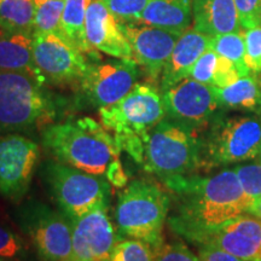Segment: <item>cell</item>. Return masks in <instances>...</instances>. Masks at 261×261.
Instances as JSON below:
<instances>
[{"mask_svg":"<svg viewBox=\"0 0 261 261\" xmlns=\"http://www.w3.org/2000/svg\"><path fill=\"white\" fill-rule=\"evenodd\" d=\"M177 195V207L168 219L172 230L196 243L204 233L249 213L253 198L244 194L234 169L207 178L192 175L168 185Z\"/></svg>","mask_w":261,"mask_h":261,"instance_id":"cell-1","label":"cell"},{"mask_svg":"<svg viewBox=\"0 0 261 261\" xmlns=\"http://www.w3.org/2000/svg\"><path fill=\"white\" fill-rule=\"evenodd\" d=\"M44 148L64 165L107 179L113 187L122 188L127 175L120 162L114 136L90 117L50 123L41 132Z\"/></svg>","mask_w":261,"mask_h":261,"instance_id":"cell-2","label":"cell"},{"mask_svg":"<svg viewBox=\"0 0 261 261\" xmlns=\"http://www.w3.org/2000/svg\"><path fill=\"white\" fill-rule=\"evenodd\" d=\"M99 117L119 149L143 163L148 135L166 117L162 93L154 85L137 83L119 102L99 109Z\"/></svg>","mask_w":261,"mask_h":261,"instance_id":"cell-3","label":"cell"},{"mask_svg":"<svg viewBox=\"0 0 261 261\" xmlns=\"http://www.w3.org/2000/svg\"><path fill=\"white\" fill-rule=\"evenodd\" d=\"M143 165L166 187L192 177L201 169L200 135L165 117L148 135Z\"/></svg>","mask_w":261,"mask_h":261,"instance_id":"cell-4","label":"cell"},{"mask_svg":"<svg viewBox=\"0 0 261 261\" xmlns=\"http://www.w3.org/2000/svg\"><path fill=\"white\" fill-rule=\"evenodd\" d=\"M44 85L25 71H0V133L50 125L56 107Z\"/></svg>","mask_w":261,"mask_h":261,"instance_id":"cell-5","label":"cell"},{"mask_svg":"<svg viewBox=\"0 0 261 261\" xmlns=\"http://www.w3.org/2000/svg\"><path fill=\"white\" fill-rule=\"evenodd\" d=\"M200 136L201 169L255 160L261 145V115H215Z\"/></svg>","mask_w":261,"mask_h":261,"instance_id":"cell-6","label":"cell"},{"mask_svg":"<svg viewBox=\"0 0 261 261\" xmlns=\"http://www.w3.org/2000/svg\"><path fill=\"white\" fill-rule=\"evenodd\" d=\"M169 197L148 180H135L119 196L115 220L119 233L156 248L163 242L162 230L168 217Z\"/></svg>","mask_w":261,"mask_h":261,"instance_id":"cell-7","label":"cell"},{"mask_svg":"<svg viewBox=\"0 0 261 261\" xmlns=\"http://www.w3.org/2000/svg\"><path fill=\"white\" fill-rule=\"evenodd\" d=\"M44 178L62 213L70 221L80 219L98 204L109 200L110 185L106 178L60 161L45 165Z\"/></svg>","mask_w":261,"mask_h":261,"instance_id":"cell-8","label":"cell"},{"mask_svg":"<svg viewBox=\"0 0 261 261\" xmlns=\"http://www.w3.org/2000/svg\"><path fill=\"white\" fill-rule=\"evenodd\" d=\"M21 226L44 261L71 260L73 227L63 213L35 202L21 213Z\"/></svg>","mask_w":261,"mask_h":261,"instance_id":"cell-9","label":"cell"},{"mask_svg":"<svg viewBox=\"0 0 261 261\" xmlns=\"http://www.w3.org/2000/svg\"><path fill=\"white\" fill-rule=\"evenodd\" d=\"M35 67L45 84L80 83L90 61L79 48L55 34H33Z\"/></svg>","mask_w":261,"mask_h":261,"instance_id":"cell-10","label":"cell"},{"mask_svg":"<svg viewBox=\"0 0 261 261\" xmlns=\"http://www.w3.org/2000/svg\"><path fill=\"white\" fill-rule=\"evenodd\" d=\"M166 119L197 130L207 127L219 109L213 86L187 77L162 92Z\"/></svg>","mask_w":261,"mask_h":261,"instance_id":"cell-11","label":"cell"},{"mask_svg":"<svg viewBox=\"0 0 261 261\" xmlns=\"http://www.w3.org/2000/svg\"><path fill=\"white\" fill-rule=\"evenodd\" d=\"M40 159L34 140L17 133L0 136V195L14 202L28 191Z\"/></svg>","mask_w":261,"mask_h":261,"instance_id":"cell-12","label":"cell"},{"mask_svg":"<svg viewBox=\"0 0 261 261\" xmlns=\"http://www.w3.org/2000/svg\"><path fill=\"white\" fill-rule=\"evenodd\" d=\"M138 64L133 60L94 61L79 83L84 97L93 107L102 109L119 102L137 84Z\"/></svg>","mask_w":261,"mask_h":261,"instance_id":"cell-13","label":"cell"},{"mask_svg":"<svg viewBox=\"0 0 261 261\" xmlns=\"http://www.w3.org/2000/svg\"><path fill=\"white\" fill-rule=\"evenodd\" d=\"M73 261H110L120 240L108 213V202L71 221Z\"/></svg>","mask_w":261,"mask_h":261,"instance_id":"cell-14","label":"cell"},{"mask_svg":"<svg viewBox=\"0 0 261 261\" xmlns=\"http://www.w3.org/2000/svg\"><path fill=\"white\" fill-rule=\"evenodd\" d=\"M121 28L129 42L132 60L152 81L161 79L180 33L138 23H121Z\"/></svg>","mask_w":261,"mask_h":261,"instance_id":"cell-15","label":"cell"},{"mask_svg":"<svg viewBox=\"0 0 261 261\" xmlns=\"http://www.w3.org/2000/svg\"><path fill=\"white\" fill-rule=\"evenodd\" d=\"M197 246H214L246 261L261 260V219L246 213L197 240Z\"/></svg>","mask_w":261,"mask_h":261,"instance_id":"cell-16","label":"cell"},{"mask_svg":"<svg viewBox=\"0 0 261 261\" xmlns=\"http://www.w3.org/2000/svg\"><path fill=\"white\" fill-rule=\"evenodd\" d=\"M86 39L90 47L115 58L132 60V50L121 23L102 0H92L87 9Z\"/></svg>","mask_w":261,"mask_h":261,"instance_id":"cell-17","label":"cell"},{"mask_svg":"<svg viewBox=\"0 0 261 261\" xmlns=\"http://www.w3.org/2000/svg\"><path fill=\"white\" fill-rule=\"evenodd\" d=\"M211 35L189 28L179 37L161 75V92L189 77L196 62L211 48Z\"/></svg>","mask_w":261,"mask_h":261,"instance_id":"cell-18","label":"cell"},{"mask_svg":"<svg viewBox=\"0 0 261 261\" xmlns=\"http://www.w3.org/2000/svg\"><path fill=\"white\" fill-rule=\"evenodd\" d=\"M192 28L211 37L242 29L233 0H192Z\"/></svg>","mask_w":261,"mask_h":261,"instance_id":"cell-19","label":"cell"},{"mask_svg":"<svg viewBox=\"0 0 261 261\" xmlns=\"http://www.w3.org/2000/svg\"><path fill=\"white\" fill-rule=\"evenodd\" d=\"M137 23L182 34L192 24V0H149Z\"/></svg>","mask_w":261,"mask_h":261,"instance_id":"cell-20","label":"cell"},{"mask_svg":"<svg viewBox=\"0 0 261 261\" xmlns=\"http://www.w3.org/2000/svg\"><path fill=\"white\" fill-rule=\"evenodd\" d=\"M0 71H25L44 83L34 63L33 34L3 33L0 37Z\"/></svg>","mask_w":261,"mask_h":261,"instance_id":"cell-21","label":"cell"},{"mask_svg":"<svg viewBox=\"0 0 261 261\" xmlns=\"http://www.w3.org/2000/svg\"><path fill=\"white\" fill-rule=\"evenodd\" d=\"M220 108L261 114V77L255 73L241 76L226 87H213Z\"/></svg>","mask_w":261,"mask_h":261,"instance_id":"cell-22","label":"cell"},{"mask_svg":"<svg viewBox=\"0 0 261 261\" xmlns=\"http://www.w3.org/2000/svg\"><path fill=\"white\" fill-rule=\"evenodd\" d=\"M91 2L92 0H65L61 18V29L64 40L79 48L89 60L99 61V54L92 50L87 42L85 29L87 9Z\"/></svg>","mask_w":261,"mask_h":261,"instance_id":"cell-23","label":"cell"},{"mask_svg":"<svg viewBox=\"0 0 261 261\" xmlns=\"http://www.w3.org/2000/svg\"><path fill=\"white\" fill-rule=\"evenodd\" d=\"M34 0H0V27L9 33H34Z\"/></svg>","mask_w":261,"mask_h":261,"instance_id":"cell-24","label":"cell"},{"mask_svg":"<svg viewBox=\"0 0 261 261\" xmlns=\"http://www.w3.org/2000/svg\"><path fill=\"white\" fill-rule=\"evenodd\" d=\"M211 48L217 52L221 57L227 58L236 65L241 75H248L252 71L249 70L246 63V40H244V32L226 33L212 37Z\"/></svg>","mask_w":261,"mask_h":261,"instance_id":"cell-25","label":"cell"},{"mask_svg":"<svg viewBox=\"0 0 261 261\" xmlns=\"http://www.w3.org/2000/svg\"><path fill=\"white\" fill-rule=\"evenodd\" d=\"M34 33L33 34H55L63 39L61 18L65 0H34Z\"/></svg>","mask_w":261,"mask_h":261,"instance_id":"cell-26","label":"cell"},{"mask_svg":"<svg viewBox=\"0 0 261 261\" xmlns=\"http://www.w3.org/2000/svg\"><path fill=\"white\" fill-rule=\"evenodd\" d=\"M233 169L244 194L254 201L261 197V160L255 159L252 163L238 165Z\"/></svg>","mask_w":261,"mask_h":261,"instance_id":"cell-27","label":"cell"},{"mask_svg":"<svg viewBox=\"0 0 261 261\" xmlns=\"http://www.w3.org/2000/svg\"><path fill=\"white\" fill-rule=\"evenodd\" d=\"M120 23H137L149 0H102Z\"/></svg>","mask_w":261,"mask_h":261,"instance_id":"cell-28","label":"cell"},{"mask_svg":"<svg viewBox=\"0 0 261 261\" xmlns=\"http://www.w3.org/2000/svg\"><path fill=\"white\" fill-rule=\"evenodd\" d=\"M246 63L252 73H261V25L244 31Z\"/></svg>","mask_w":261,"mask_h":261,"instance_id":"cell-29","label":"cell"},{"mask_svg":"<svg viewBox=\"0 0 261 261\" xmlns=\"http://www.w3.org/2000/svg\"><path fill=\"white\" fill-rule=\"evenodd\" d=\"M218 58H219V55L212 50V48H208V50L198 58L194 67H192L189 77L198 81V83L212 86V85H213V77L215 73V68H217Z\"/></svg>","mask_w":261,"mask_h":261,"instance_id":"cell-30","label":"cell"},{"mask_svg":"<svg viewBox=\"0 0 261 261\" xmlns=\"http://www.w3.org/2000/svg\"><path fill=\"white\" fill-rule=\"evenodd\" d=\"M154 261H200L181 242H162L154 248Z\"/></svg>","mask_w":261,"mask_h":261,"instance_id":"cell-31","label":"cell"},{"mask_svg":"<svg viewBox=\"0 0 261 261\" xmlns=\"http://www.w3.org/2000/svg\"><path fill=\"white\" fill-rule=\"evenodd\" d=\"M244 31L261 25V0H233Z\"/></svg>","mask_w":261,"mask_h":261,"instance_id":"cell-32","label":"cell"},{"mask_svg":"<svg viewBox=\"0 0 261 261\" xmlns=\"http://www.w3.org/2000/svg\"><path fill=\"white\" fill-rule=\"evenodd\" d=\"M24 242L11 228L0 224V257L14 259L23 255Z\"/></svg>","mask_w":261,"mask_h":261,"instance_id":"cell-33","label":"cell"},{"mask_svg":"<svg viewBox=\"0 0 261 261\" xmlns=\"http://www.w3.org/2000/svg\"><path fill=\"white\" fill-rule=\"evenodd\" d=\"M242 76L232 62L228 61L227 58L219 56L218 58L217 68L213 77V87H226L228 85L236 83V81Z\"/></svg>","mask_w":261,"mask_h":261,"instance_id":"cell-34","label":"cell"},{"mask_svg":"<svg viewBox=\"0 0 261 261\" xmlns=\"http://www.w3.org/2000/svg\"><path fill=\"white\" fill-rule=\"evenodd\" d=\"M200 261H246L214 246H198Z\"/></svg>","mask_w":261,"mask_h":261,"instance_id":"cell-35","label":"cell"},{"mask_svg":"<svg viewBox=\"0 0 261 261\" xmlns=\"http://www.w3.org/2000/svg\"><path fill=\"white\" fill-rule=\"evenodd\" d=\"M249 213L255 215V217L260 218L261 219V197L256 198V200L254 201V203L252 205V208H250Z\"/></svg>","mask_w":261,"mask_h":261,"instance_id":"cell-36","label":"cell"},{"mask_svg":"<svg viewBox=\"0 0 261 261\" xmlns=\"http://www.w3.org/2000/svg\"><path fill=\"white\" fill-rule=\"evenodd\" d=\"M256 159L261 160V145H260V151H259V155H257V158H256Z\"/></svg>","mask_w":261,"mask_h":261,"instance_id":"cell-37","label":"cell"},{"mask_svg":"<svg viewBox=\"0 0 261 261\" xmlns=\"http://www.w3.org/2000/svg\"><path fill=\"white\" fill-rule=\"evenodd\" d=\"M5 31H4V29H3L2 27H0V37H2V34H3V33H4Z\"/></svg>","mask_w":261,"mask_h":261,"instance_id":"cell-38","label":"cell"},{"mask_svg":"<svg viewBox=\"0 0 261 261\" xmlns=\"http://www.w3.org/2000/svg\"><path fill=\"white\" fill-rule=\"evenodd\" d=\"M0 261H4V260H3V259H0Z\"/></svg>","mask_w":261,"mask_h":261,"instance_id":"cell-39","label":"cell"},{"mask_svg":"<svg viewBox=\"0 0 261 261\" xmlns=\"http://www.w3.org/2000/svg\"><path fill=\"white\" fill-rule=\"evenodd\" d=\"M70 261H73V260H70Z\"/></svg>","mask_w":261,"mask_h":261,"instance_id":"cell-40","label":"cell"},{"mask_svg":"<svg viewBox=\"0 0 261 261\" xmlns=\"http://www.w3.org/2000/svg\"><path fill=\"white\" fill-rule=\"evenodd\" d=\"M260 261H261V260H260Z\"/></svg>","mask_w":261,"mask_h":261,"instance_id":"cell-41","label":"cell"}]
</instances>
